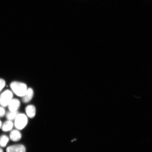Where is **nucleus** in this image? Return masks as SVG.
<instances>
[{
  "label": "nucleus",
  "instance_id": "f257e3e1",
  "mask_svg": "<svg viewBox=\"0 0 152 152\" xmlns=\"http://www.w3.org/2000/svg\"><path fill=\"white\" fill-rule=\"evenodd\" d=\"M10 87L17 96L20 97L23 96L27 90V86L25 84L18 82H13L11 83Z\"/></svg>",
  "mask_w": 152,
  "mask_h": 152
},
{
  "label": "nucleus",
  "instance_id": "f03ea898",
  "mask_svg": "<svg viewBox=\"0 0 152 152\" xmlns=\"http://www.w3.org/2000/svg\"><path fill=\"white\" fill-rule=\"evenodd\" d=\"M15 120V127L18 130L23 129L27 124V117L24 114H18Z\"/></svg>",
  "mask_w": 152,
  "mask_h": 152
},
{
  "label": "nucleus",
  "instance_id": "7ed1b4c3",
  "mask_svg": "<svg viewBox=\"0 0 152 152\" xmlns=\"http://www.w3.org/2000/svg\"><path fill=\"white\" fill-rule=\"evenodd\" d=\"M13 94L11 91L7 90L0 95V104L3 107L7 106L12 99Z\"/></svg>",
  "mask_w": 152,
  "mask_h": 152
},
{
  "label": "nucleus",
  "instance_id": "20e7f679",
  "mask_svg": "<svg viewBox=\"0 0 152 152\" xmlns=\"http://www.w3.org/2000/svg\"><path fill=\"white\" fill-rule=\"evenodd\" d=\"M7 106L10 111H17L20 107V102L18 99H14L11 100Z\"/></svg>",
  "mask_w": 152,
  "mask_h": 152
},
{
  "label": "nucleus",
  "instance_id": "39448f33",
  "mask_svg": "<svg viewBox=\"0 0 152 152\" xmlns=\"http://www.w3.org/2000/svg\"><path fill=\"white\" fill-rule=\"evenodd\" d=\"M7 152H26V148L22 144L9 146L7 149Z\"/></svg>",
  "mask_w": 152,
  "mask_h": 152
},
{
  "label": "nucleus",
  "instance_id": "423d86ee",
  "mask_svg": "<svg viewBox=\"0 0 152 152\" xmlns=\"http://www.w3.org/2000/svg\"><path fill=\"white\" fill-rule=\"evenodd\" d=\"M34 95V92L31 88L27 89V91L23 96L22 97V102L24 103H27L32 99Z\"/></svg>",
  "mask_w": 152,
  "mask_h": 152
},
{
  "label": "nucleus",
  "instance_id": "0eeeda50",
  "mask_svg": "<svg viewBox=\"0 0 152 152\" xmlns=\"http://www.w3.org/2000/svg\"><path fill=\"white\" fill-rule=\"evenodd\" d=\"M10 137L11 140L13 142L18 141L21 138L22 135L18 130H13L11 131L10 134Z\"/></svg>",
  "mask_w": 152,
  "mask_h": 152
},
{
  "label": "nucleus",
  "instance_id": "6e6552de",
  "mask_svg": "<svg viewBox=\"0 0 152 152\" xmlns=\"http://www.w3.org/2000/svg\"><path fill=\"white\" fill-rule=\"evenodd\" d=\"M26 111L28 116L30 118H33L35 115L36 109L33 105H28L26 107Z\"/></svg>",
  "mask_w": 152,
  "mask_h": 152
},
{
  "label": "nucleus",
  "instance_id": "1a4fd4ad",
  "mask_svg": "<svg viewBox=\"0 0 152 152\" xmlns=\"http://www.w3.org/2000/svg\"><path fill=\"white\" fill-rule=\"evenodd\" d=\"M14 126L13 123L10 121H6L1 126L2 130L4 132H7L12 129Z\"/></svg>",
  "mask_w": 152,
  "mask_h": 152
},
{
  "label": "nucleus",
  "instance_id": "9d476101",
  "mask_svg": "<svg viewBox=\"0 0 152 152\" xmlns=\"http://www.w3.org/2000/svg\"><path fill=\"white\" fill-rule=\"evenodd\" d=\"M18 115V111L15 112H11L10 111L6 114V117L9 121H13L16 118L17 115Z\"/></svg>",
  "mask_w": 152,
  "mask_h": 152
},
{
  "label": "nucleus",
  "instance_id": "9b49d317",
  "mask_svg": "<svg viewBox=\"0 0 152 152\" xmlns=\"http://www.w3.org/2000/svg\"><path fill=\"white\" fill-rule=\"evenodd\" d=\"M9 141V139L7 136L3 135L0 137V146L4 147Z\"/></svg>",
  "mask_w": 152,
  "mask_h": 152
},
{
  "label": "nucleus",
  "instance_id": "f8f14e48",
  "mask_svg": "<svg viewBox=\"0 0 152 152\" xmlns=\"http://www.w3.org/2000/svg\"><path fill=\"white\" fill-rule=\"evenodd\" d=\"M5 85V82L4 80L2 79H0V92L4 88Z\"/></svg>",
  "mask_w": 152,
  "mask_h": 152
},
{
  "label": "nucleus",
  "instance_id": "ddd939ff",
  "mask_svg": "<svg viewBox=\"0 0 152 152\" xmlns=\"http://www.w3.org/2000/svg\"><path fill=\"white\" fill-rule=\"evenodd\" d=\"M5 111L4 109L2 107H0V118L4 116Z\"/></svg>",
  "mask_w": 152,
  "mask_h": 152
},
{
  "label": "nucleus",
  "instance_id": "4468645a",
  "mask_svg": "<svg viewBox=\"0 0 152 152\" xmlns=\"http://www.w3.org/2000/svg\"><path fill=\"white\" fill-rule=\"evenodd\" d=\"M2 126V123L1 121H0V128H1Z\"/></svg>",
  "mask_w": 152,
  "mask_h": 152
},
{
  "label": "nucleus",
  "instance_id": "2eb2a0df",
  "mask_svg": "<svg viewBox=\"0 0 152 152\" xmlns=\"http://www.w3.org/2000/svg\"><path fill=\"white\" fill-rule=\"evenodd\" d=\"M0 152H3V150L0 148Z\"/></svg>",
  "mask_w": 152,
  "mask_h": 152
}]
</instances>
